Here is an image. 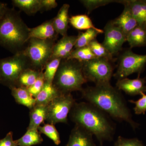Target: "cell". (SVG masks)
I'll use <instances>...</instances> for the list:
<instances>
[{
  "mask_svg": "<svg viewBox=\"0 0 146 146\" xmlns=\"http://www.w3.org/2000/svg\"><path fill=\"white\" fill-rule=\"evenodd\" d=\"M8 9L6 3L0 1V21L5 15Z\"/></svg>",
  "mask_w": 146,
  "mask_h": 146,
  "instance_id": "obj_37",
  "label": "cell"
},
{
  "mask_svg": "<svg viewBox=\"0 0 146 146\" xmlns=\"http://www.w3.org/2000/svg\"><path fill=\"white\" fill-rule=\"evenodd\" d=\"M37 129L27 130L21 138L16 140L18 146H33L39 145L43 142V139Z\"/></svg>",
  "mask_w": 146,
  "mask_h": 146,
  "instance_id": "obj_24",
  "label": "cell"
},
{
  "mask_svg": "<svg viewBox=\"0 0 146 146\" xmlns=\"http://www.w3.org/2000/svg\"><path fill=\"white\" fill-rule=\"evenodd\" d=\"M46 106L35 104L30 109V121L27 130L37 129L46 120Z\"/></svg>",
  "mask_w": 146,
  "mask_h": 146,
  "instance_id": "obj_19",
  "label": "cell"
},
{
  "mask_svg": "<svg viewBox=\"0 0 146 146\" xmlns=\"http://www.w3.org/2000/svg\"><path fill=\"white\" fill-rule=\"evenodd\" d=\"M58 35L54 26L52 19L35 27L29 29V39L34 38L56 41Z\"/></svg>",
  "mask_w": 146,
  "mask_h": 146,
  "instance_id": "obj_14",
  "label": "cell"
},
{
  "mask_svg": "<svg viewBox=\"0 0 146 146\" xmlns=\"http://www.w3.org/2000/svg\"><path fill=\"white\" fill-rule=\"evenodd\" d=\"M77 36H63L56 42L54 46L51 58L66 59L69 57L74 47Z\"/></svg>",
  "mask_w": 146,
  "mask_h": 146,
  "instance_id": "obj_12",
  "label": "cell"
},
{
  "mask_svg": "<svg viewBox=\"0 0 146 146\" xmlns=\"http://www.w3.org/2000/svg\"><path fill=\"white\" fill-rule=\"evenodd\" d=\"M29 29L14 8H9L0 21V46L13 54L21 52L29 39Z\"/></svg>",
  "mask_w": 146,
  "mask_h": 146,
  "instance_id": "obj_3",
  "label": "cell"
},
{
  "mask_svg": "<svg viewBox=\"0 0 146 146\" xmlns=\"http://www.w3.org/2000/svg\"><path fill=\"white\" fill-rule=\"evenodd\" d=\"M62 59L59 58L51 59L45 66L44 72L45 81L46 82L52 83L60 62Z\"/></svg>",
  "mask_w": 146,
  "mask_h": 146,
  "instance_id": "obj_28",
  "label": "cell"
},
{
  "mask_svg": "<svg viewBox=\"0 0 146 146\" xmlns=\"http://www.w3.org/2000/svg\"><path fill=\"white\" fill-rule=\"evenodd\" d=\"M41 72L31 68L27 69L21 74L18 79L17 87L29 88L35 82Z\"/></svg>",
  "mask_w": 146,
  "mask_h": 146,
  "instance_id": "obj_26",
  "label": "cell"
},
{
  "mask_svg": "<svg viewBox=\"0 0 146 146\" xmlns=\"http://www.w3.org/2000/svg\"><path fill=\"white\" fill-rule=\"evenodd\" d=\"M118 3L127 5L138 26L146 29V4L143 0L118 1Z\"/></svg>",
  "mask_w": 146,
  "mask_h": 146,
  "instance_id": "obj_16",
  "label": "cell"
},
{
  "mask_svg": "<svg viewBox=\"0 0 146 146\" xmlns=\"http://www.w3.org/2000/svg\"><path fill=\"white\" fill-rule=\"evenodd\" d=\"M69 23L76 29L87 30L89 29H94L99 32L101 34L104 33V30L94 26L91 18L86 14H80L71 16L69 18Z\"/></svg>",
  "mask_w": 146,
  "mask_h": 146,
  "instance_id": "obj_20",
  "label": "cell"
},
{
  "mask_svg": "<svg viewBox=\"0 0 146 146\" xmlns=\"http://www.w3.org/2000/svg\"><path fill=\"white\" fill-rule=\"evenodd\" d=\"M55 43L54 40L30 38L21 52L27 57L31 69L43 72L51 58Z\"/></svg>",
  "mask_w": 146,
  "mask_h": 146,
  "instance_id": "obj_5",
  "label": "cell"
},
{
  "mask_svg": "<svg viewBox=\"0 0 146 146\" xmlns=\"http://www.w3.org/2000/svg\"><path fill=\"white\" fill-rule=\"evenodd\" d=\"M146 82L145 79L141 78L139 76L137 78L133 79L126 78L117 80L116 88L130 96L141 95L142 93L146 92Z\"/></svg>",
  "mask_w": 146,
  "mask_h": 146,
  "instance_id": "obj_11",
  "label": "cell"
},
{
  "mask_svg": "<svg viewBox=\"0 0 146 146\" xmlns=\"http://www.w3.org/2000/svg\"><path fill=\"white\" fill-rule=\"evenodd\" d=\"M69 115L76 125L95 136L100 145L113 140L115 124L108 115L93 104L86 102H76Z\"/></svg>",
  "mask_w": 146,
  "mask_h": 146,
  "instance_id": "obj_2",
  "label": "cell"
},
{
  "mask_svg": "<svg viewBox=\"0 0 146 146\" xmlns=\"http://www.w3.org/2000/svg\"><path fill=\"white\" fill-rule=\"evenodd\" d=\"M29 68H31L28 60L22 52L1 58L0 84L10 89L17 87L21 74Z\"/></svg>",
  "mask_w": 146,
  "mask_h": 146,
  "instance_id": "obj_6",
  "label": "cell"
},
{
  "mask_svg": "<svg viewBox=\"0 0 146 146\" xmlns=\"http://www.w3.org/2000/svg\"><path fill=\"white\" fill-rule=\"evenodd\" d=\"M130 48L146 46V29L138 26L127 36Z\"/></svg>",
  "mask_w": 146,
  "mask_h": 146,
  "instance_id": "obj_22",
  "label": "cell"
},
{
  "mask_svg": "<svg viewBox=\"0 0 146 146\" xmlns=\"http://www.w3.org/2000/svg\"><path fill=\"white\" fill-rule=\"evenodd\" d=\"M89 46L92 52L97 58H105L112 62L114 61L113 56L96 39L91 42Z\"/></svg>",
  "mask_w": 146,
  "mask_h": 146,
  "instance_id": "obj_30",
  "label": "cell"
},
{
  "mask_svg": "<svg viewBox=\"0 0 146 146\" xmlns=\"http://www.w3.org/2000/svg\"><path fill=\"white\" fill-rule=\"evenodd\" d=\"M12 96L18 104L26 106L29 109L36 104L35 98L29 93L27 88L23 87H15L10 89Z\"/></svg>",
  "mask_w": 146,
  "mask_h": 146,
  "instance_id": "obj_18",
  "label": "cell"
},
{
  "mask_svg": "<svg viewBox=\"0 0 146 146\" xmlns=\"http://www.w3.org/2000/svg\"><path fill=\"white\" fill-rule=\"evenodd\" d=\"M111 62L106 58H96L82 63V70L86 81L95 84L110 82L114 74Z\"/></svg>",
  "mask_w": 146,
  "mask_h": 146,
  "instance_id": "obj_7",
  "label": "cell"
},
{
  "mask_svg": "<svg viewBox=\"0 0 146 146\" xmlns=\"http://www.w3.org/2000/svg\"><path fill=\"white\" fill-rule=\"evenodd\" d=\"M12 4L28 15H33L42 9L41 0H13Z\"/></svg>",
  "mask_w": 146,
  "mask_h": 146,
  "instance_id": "obj_23",
  "label": "cell"
},
{
  "mask_svg": "<svg viewBox=\"0 0 146 146\" xmlns=\"http://www.w3.org/2000/svg\"><path fill=\"white\" fill-rule=\"evenodd\" d=\"M13 132L10 131L5 137L0 140V146H18L16 141L13 140Z\"/></svg>",
  "mask_w": 146,
  "mask_h": 146,
  "instance_id": "obj_35",
  "label": "cell"
},
{
  "mask_svg": "<svg viewBox=\"0 0 146 146\" xmlns=\"http://www.w3.org/2000/svg\"><path fill=\"white\" fill-rule=\"evenodd\" d=\"M99 34H100L99 32L94 29H89L84 32H80L77 36L75 48L89 46L91 42L96 39L97 36Z\"/></svg>",
  "mask_w": 146,
  "mask_h": 146,
  "instance_id": "obj_27",
  "label": "cell"
},
{
  "mask_svg": "<svg viewBox=\"0 0 146 146\" xmlns=\"http://www.w3.org/2000/svg\"><path fill=\"white\" fill-rule=\"evenodd\" d=\"M96 58L88 46L73 49L70 56L66 59H74L83 63Z\"/></svg>",
  "mask_w": 146,
  "mask_h": 146,
  "instance_id": "obj_25",
  "label": "cell"
},
{
  "mask_svg": "<svg viewBox=\"0 0 146 146\" xmlns=\"http://www.w3.org/2000/svg\"><path fill=\"white\" fill-rule=\"evenodd\" d=\"M143 1H144V2L146 4V0H143Z\"/></svg>",
  "mask_w": 146,
  "mask_h": 146,
  "instance_id": "obj_38",
  "label": "cell"
},
{
  "mask_svg": "<svg viewBox=\"0 0 146 146\" xmlns=\"http://www.w3.org/2000/svg\"><path fill=\"white\" fill-rule=\"evenodd\" d=\"M70 5L64 4L60 7L57 15L52 18L54 26L58 34L62 36L68 35L69 23V10Z\"/></svg>",
  "mask_w": 146,
  "mask_h": 146,
  "instance_id": "obj_17",
  "label": "cell"
},
{
  "mask_svg": "<svg viewBox=\"0 0 146 146\" xmlns=\"http://www.w3.org/2000/svg\"><path fill=\"white\" fill-rule=\"evenodd\" d=\"M82 70V63L74 59H62L54 78L52 84L62 94L81 91L86 83Z\"/></svg>",
  "mask_w": 146,
  "mask_h": 146,
  "instance_id": "obj_4",
  "label": "cell"
},
{
  "mask_svg": "<svg viewBox=\"0 0 146 146\" xmlns=\"http://www.w3.org/2000/svg\"><path fill=\"white\" fill-rule=\"evenodd\" d=\"M104 39L102 43L114 56L119 52L123 45L127 41V36L118 27L109 21L104 28Z\"/></svg>",
  "mask_w": 146,
  "mask_h": 146,
  "instance_id": "obj_10",
  "label": "cell"
},
{
  "mask_svg": "<svg viewBox=\"0 0 146 146\" xmlns=\"http://www.w3.org/2000/svg\"><path fill=\"white\" fill-rule=\"evenodd\" d=\"M80 92L86 102L98 108L109 117L127 123L133 129L139 126L133 120L123 97L110 82L88 86L83 88Z\"/></svg>",
  "mask_w": 146,
  "mask_h": 146,
  "instance_id": "obj_1",
  "label": "cell"
},
{
  "mask_svg": "<svg viewBox=\"0 0 146 146\" xmlns=\"http://www.w3.org/2000/svg\"><path fill=\"white\" fill-rule=\"evenodd\" d=\"M52 83L45 82L44 87L35 98L36 104L46 106L47 105L60 94Z\"/></svg>",
  "mask_w": 146,
  "mask_h": 146,
  "instance_id": "obj_21",
  "label": "cell"
},
{
  "mask_svg": "<svg viewBox=\"0 0 146 146\" xmlns=\"http://www.w3.org/2000/svg\"><path fill=\"white\" fill-rule=\"evenodd\" d=\"M65 146H96L93 135L79 126L75 125Z\"/></svg>",
  "mask_w": 146,
  "mask_h": 146,
  "instance_id": "obj_13",
  "label": "cell"
},
{
  "mask_svg": "<svg viewBox=\"0 0 146 146\" xmlns=\"http://www.w3.org/2000/svg\"><path fill=\"white\" fill-rule=\"evenodd\" d=\"M146 65V54H137L131 49H127L120 56L117 70L113 76L117 80L134 73H138L140 76Z\"/></svg>",
  "mask_w": 146,
  "mask_h": 146,
  "instance_id": "obj_9",
  "label": "cell"
},
{
  "mask_svg": "<svg viewBox=\"0 0 146 146\" xmlns=\"http://www.w3.org/2000/svg\"><path fill=\"white\" fill-rule=\"evenodd\" d=\"M37 129L40 133L44 134L49 138L56 145L60 143V135L54 125L48 123L44 125L40 126Z\"/></svg>",
  "mask_w": 146,
  "mask_h": 146,
  "instance_id": "obj_29",
  "label": "cell"
},
{
  "mask_svg": "<svg viewBox=\"0 0 146 146\" xmlns=\"http://www.w3.org/2000/svg\"><path fill=\"white\" fill-rule=\"evenodd\" d=\"M114 146H144V145L142 141L137 138H127L119 136Z\"/></svg>",
  "mask_w": 146,
  "mask_h": 146,
  "instance_id": "obj_34",
  "label": "cell"
},
{
  "mask_svg": "<svg viewBox=\"0 0 146 146\" xmlns=\"http://www.w3.org/2000/svg\"><path fill=\"white\" fill-rule=\"evenodd\" d=\"M76 102L71 94L60 93L46 106V118L48 123H67L68 116Z\"/></svg>",
  "mask_w": 146,
  "mask_h": 146,
  "instance_id": "obj_8",
  "label": "cell"
},
{
  "mask_svg": "<svg viewBox=\"0 0 146 146\" xmlns=\"http://www.w3.org/2000/svg\"><path fill=\"white\" fill-rule=\"evenodd\" d=\"M45 82L44 72H42L40 73L35 82L27 89L31 95L35 98L44 87Z\"/></svg>",
  "mask_w": 146,
  "mask_h": 146,
  "instance_id": "obj_32",
  "label": "cell"
},
{
  "mask_svg": "<svg viewBox=\"0 0 146 146\" xmlns=\"http://www.w3.org/2000/svg\"><path fill=\"white\" fill-rule=\"evenodd\" d=\"M80 1L86 8L88 14L93 11L101 7L113 3H118L115 0H82Z\"/></svg>",
  "mask_w": 146,
  "mask_h": 146,
  "instance_id": "obj_31",
  "label": "cell"
},
{
  "mask_svg": "<svg viewBox=\"0 0 146 146\" xmlns=\"http://www.w3.org/2000/svg\"><path fill=\"white\" fill-rule=\"evenodd\" d=\"M41 11H47L56 8L58 4L55 0H41Z\"/></svg>",
  "mask_w": 146,
  "mask_h": 146,
  "instance_id": "obj_36",
  "label": "cell"
},
{
  "mask_svg": "<svg viewBox=\"0 0 146 146\" xmlns=\"http://www.w3.org/2000/svg\"><path fill=\"white\" fill-rule=\"evenodd\" d=\"M141 98L136 101L129 100V102L135 104L133 108L136 115H145L146 112V95L145 93H142Z\"/></svg>",
  "mask_w": 146,
  "mask_h": 146,
  "instance_id": "obj_33",
  "label": "cell"
},
{
  "mask_svg": "<svg viewBox=\"0 0 146 146\" xmlns=\"http://www.w3.org/2000/svg\"><path fill=\"white\" fill-rule=\"evenodd\" d=\"M124 9L117 18L111 21L113 25L118 27L126 36L138 26V23L132 15L128 6L123 4Z\"/></svg>",
  "mask_w": 146,
  "mask_h": 146,
  "instance_id": "obj_15",
  "label": "cell"
}]
</instances>
